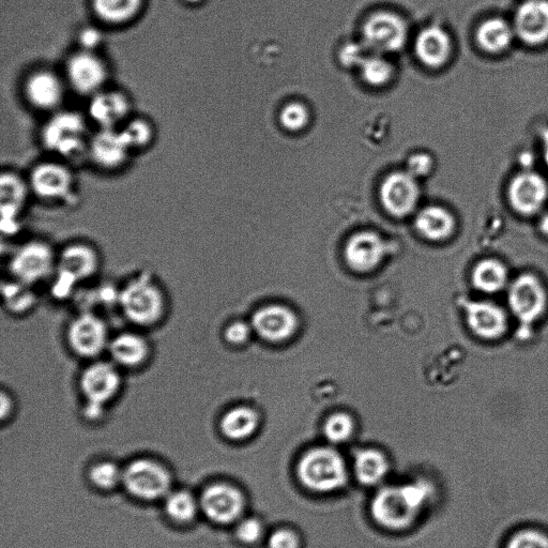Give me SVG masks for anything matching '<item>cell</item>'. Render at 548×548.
<instances>
[{
	"instance_id": "28",
	"label": "cell",
	"mask_w": 548,
	"mask_h": 548,
	"mask_svg": "<svg viewBox=\"0 0 548 548\" xmlns=\"http://www.w3.org/2000/svg\"><path fill=\"white\" fill-rule=\"evenodd\" d=\"M260 418L256 411L248 406H236L225 411L219 426L222 435L232 441L250 438L258 429Z\"/></svg>"
},
{
	"instance_id": "21",
	"label": "cell",
	"mask_w": 548,
	"mask_h": 548,
	"mask_svg": "<svg viewBox=\"0 0 548 548\" xmlns=\"http://www.w3.org/2000/svg\"><path fill=\"white\" fill-rule=\"evenodd\" d=\"M516 38L530 47L548 41V0H524L514 15Z\"/></svg>"
},
{
	"instance_id": "30",
	"label": "cell",
	"mask_w": 548,
	"mask_h": 548,
	"mask_svg": "<svg viewBox=\"0 0 548 548\" xmlns=\"http://www.w3.org/2000/svg\"><path fill=\"white\" fill-rule=\"evenodd\" d=\"M354 474L359 483L376 486L389 474V463L384 453L374 449H363L355 454Z\"/></svg>"
},
{
	"instance_id": "48",
	"label": "cell",
	"mask_w": 548,
	"mask_h": 548,
	"mask_svg": "<svg viewBox=\"0 0 548 548\" xmlns=\"http://www.w3.org/2000/svg\"><path fill=\"white\" fill-rule=\"evenodd\" d=\"M541 149L543 161L548 169V128L543 130L541 134Z\"/></svg>"
},
{
	"instance_id": "38",
	"label": "cell",
	"mask_w": 548,
	"mask_h": 548,
	"mask_svg": "<svg viewBox=\"0 0 548 548\" xmlns=\"http://www.w3.org/2000/svg\"><path fill=\"white\" fill-rule=\"evenodd\" d=\"M325 436L332 444H343L354 432L353 419L345 414L331 416L325 423Z\"/></svg>"
},
{
	"instance_id": "8",
	"label": "cell",
	"mask_w": 548,
	"mask_h": 548,
	"mask_svg": "<svg viewBox=\"0 0 548 548\" xmlns=\"http://www.w3.org/2000/svg\"><path fill=\"white\" fill-rule=\"evenodd\" d=\"M57 252L48 240L25 241L9 256V279L30 287L51 282L56 271Z\"/></svg>"
},
{
	"instance_id": "9",
	"label": "cell",
	"mask_w": 548,
	"mask_h": 548,
	"mask_svg": "<svg viewBox=\"0 0 548 548\" xmlns=\"http://www.w3.org/2000/svg\"><path fill=\"white\" fill-rule=\"evenodd\" d=\"M27 180L33 196L49 205L67 204L76 189L72 165L55 158L34 165Z\"/></svg>"
},
{
	"instance_id": "13",
	"label": "cell",
	"mask_w": 548,
	"mask_h": 548,
	"mask_svg": "<svg viewBox=\"0 0 548 548\" xmlns=\"http://www.w3.org/2000/svg\"><path fill=\"white\" fill-rule=\"evenodd\" d=\"M171 484L169 471L154 461L135 460L124 468L123 485L136 498L148 501L165 498Z\"/></svg>"
},
{
	"instance_id": "46",
	"label": "cell",
	"mask_w": 548,
	"mask_h": 548,
	"mask_svg": "<svg viewBox=\"0 0 548 548\" xmlns=\"http://www.w3.org/2000/svg\"><path fill=\"white\" fill-rule=\"evenodd\" d=\"M0 403H2V421L6 422L13 417L15 410H17V401H15L14 395L10 391L2 389Z\"/></svg>"
},
{
	"instance_id": "2",
	"label": "cell",
	"mask_w": 548,
	"mask_h": 548,
	"mask_svg": "<svg viewBox=\"0 0 548 548\" xmlns=\"http://www.w3.org/2000/svg\"><path fill=\"white\" fill-rule=\"evenodd\" d=\"M434 497L433 485L425 480L382 487L371 502L375 522L393 531L413 526Z\"/></svg>"
},
{
	"instance_id": "43",
	"label": "cell",
	"mask_w": 548,
	"mask_h": 548,
	"mask_svg": "<svg viewBox=\"0 0 548 548\" xmlns=\"http://www.w3.org/2000/svg\"><path fill=\"white\" fill-rule=\"evenodd\" d=\"M269 548H300V541L293 530L278 529L268 539Z\"/></svg>"
},
{
	"instance_id": "17",
	"label": "cell",
	"mask_w": 548,
	"mask_h": 548,
	"mask_svg": "<svg viewBox=\"0 0 548 548\" xmlns=\"http://www.w3.org/2000/svg\"><path fill=\"white\" fill-rule=\"evenodd\" d=\"M407 39L405 22L391 12L375 13L363 26L364 45L376 54L399 52L405 47Z\"/></svg>"
},
{
	"instance_id": "40",
	"label": "cell",
	"mask_w": 548,
	"mask_h": 548,
	"mask_svg": "<svg viewBox=\"0 0 548 548\" xmlns=\"http://www.w3.org/2000/svg\"><path fill=\"white\" fill-rule=\"evenodd\" d=\"M264 528L261 521L255 517L241 519L237 522L236 537L242 543L251 545L260 541L263 537Z\"/></svg>"
},
{
	"instance_id": "3",
	"label": "cell",
	"mask_w": 548,
	"mask_h": 548,
	"mask_svg": "<svg viewBox=\"0 0 548 548\" xmlns=\"http://www.w3.org/2000/svg\"><path fill=\"white\" fill-rule=\"evenodd\" d=\"M93 132V126L86 114L62 109L45 120L40 131V142L51 158L73 165L87 160L88 145Z\"/></svg>"
},
{
	"instance_id": "14",
	"label": "cell",
	"mask_w": 548,
	"mask_h": 548,
	"mask_svg": "<svg viewBox=\"0 0 548 548\" xmlns=\"http://www.w3.org/2000/svg\"><path fill=\"white\" fill-rule=\"evenodd\" d=\"M509 307L521 323V332L535 324L547 308V293L542 282L534 274L525 273L509 287Z\"/></svg>"
},
{
	"instance_id": "7",
	"label": "cell",
	"mask_w": 548,
	"mask_h": 548,
	"mask_svg": "<svg viewBox=\"0 0 548 548\" xmlns=\"http://www.w3.org/2000/svg\"><path fill=\"white\" fill-rule=\"evenodd\" d=\"M113 334L105 318L95 311L76 313L67 324L65 341L69 352L86 362L104 358Z\"/></svg>"
},
{
	"instance_id": "42",
	"label": "cell",
	"mask_w": 548,
	"mask_h": 548,
	"mask_svg": "<svg viewBox=\"0 0 548 548\" xmlns=\"http://www.w3.org/2000/svg\"><path fill=\"white\" fill-rule=\"evenodd\" d=\"M251 336V327L246 322L235 321L223 330V340L232 346L246 344Z\"/></svg>"
},
{
	"instance_id": "4",
	"label": "cell",
	"mask_w": 548,
	"mask_h": 548,
	"mask_svg": "<svg viewBox=\"0 0 548 548\" xmlns=\"http://www.w3.org/2000/svg\"><path fill=\"white\" fill-rule=\"evenodd\" d=\"M125 387V372L109 358L87 362L78 376L83 414L89 421L102 419Z\"/></svg>"
},
{
	"instance_id": "23",
	"label": "cell",
	"mask_w": 548,
	"mask_h": 548,
	"mask_svg": "<svg viewBox=\"0 0 548 548\" xmlns=\"http://www.w3.org/2000/svg\"><path fill=\"white\" fill-rule=\"evenodd\" d=\"M297 327V316L282 306L262 308L252 317L254 331L269 342H282L291 338Z\"/></svg>"
},
{
	"instance_id": "26",
	"label": "cell",
	"mask_w": 548,
	"mask_h": 548,
	"mask_svg": "<svg viewBox=\"0 0 548 548\" xmlns=\"http://www.w3.org/2000/svg\"><path fill=\"white\" fill-rule=\"evenodd\" d=\"M416 53L425 66L443 67L451 56L452 40L444 28L430 26L419 34L416 40Z\"/></svg>"
},
{
	"instance_id": "50",
	"label": "cell",
	"mask_w": 548,
	"mask_h": 548,
	"mask_svg": "<svg viewBox=\"0 0 548 548\" xmlns=\"http://www.w3.org/2000/svg\"><path fill=\"white\" fill-rule=\"evenodd\" d=\"M182 2H185L186 4L191 6H196L202 4L204 0H182Z\"/></svg>"
},
{
	"instance_id": "10",
	"label": "cell",
	"mask_w": 548,
	"mask_h": 548,
	"mask_svg": "<svg viewBox=\"0 0 548 548\" xmlns=\"http://www.w3.org/2000/svg\"><path fill=\"white\" fill-rule=\"evenodd\" d=\"M63 74L69 90L87 100L110 86V66L98 51L76 50L68 56Z\"/></svg>"
},
{
	"instance_id": "25",
	"label": "cell",
	"mask_w": 548,
	"mask_h": 548,
	"mask_svg": "<svg viewBox=\"0 0 548 548\" xmlns=\"http://www.w3.org/2000/svg\"><path fill=\"white\" fill-rule=\"evenodd\" d=\"M386 245L382 238L371 232L355 235L347 243L345 258L358 272H369L384 260Z\"/></svg>"
},
{
	"instance_id": "33",
	"label": "cell",
	"mask_w": 548,
	"mask_h": 548,
	"mask_svg": "<svg viewBox=\"0 0 548 548\" xmlns=\"http://www.w3.org/2000/svg\"><path fill=\"white\" fill-rule=\"evenodd\" d=\"M4 308L13 316H25L37 307L35 287L9 279L3 285Z\"/></svg>"
},
{
	"instance_id": "11",
	"label": "cell",
	"mask_w": 548,
	"mask_h": 548,
	"mask_svg": "<svg viewBox=\"0 0 548 548\" xmlns=\"http://www.w3.org/2000/svg\"><path fill=\"white\" fill-rule=\"evenodd\" d=\"M69 90L64 74L40 67L30 71L22 84V94L29 108L49 115L62 110Z\"/></svg>"
},
{
	"instance_id": "37",
	"label": "cell",
	"mask_w": 548,
	"mask_h": 548,
	"mask_svg": "<svg viewBox=\"0 0 548 548\" xmlns=\"http://www.w3.org/2000/svg\"><path fill=\"white\" fill-rule=\"evenodd\" d=\"M123 475L124 469L112 462L98 463L89 471L91 483L102 490H113L117 485L123 484Z\"/></svg>"
},
{
	"instance_id": "41",
	"label": "cell",
	"mask_w": 548,
	"mask_h": 548,
	"mask_svg": "<svg viewBox=\"0 0 548 548\" xmlns=\"http://www.w3.org/2000/svg\"><path fill=\"white\" fill-rule=\"evenodd\" d=\"M507 548H548V537L537 530H523L513 536Z\"/></svg>"
},
{
	"instance_id": "36",
	"label": "cell",
	"mask_w": 548,
	"mask_h": 548,
	"mask_svg": "<svg viewBox=\"0 0 548 548\" xmlns=\"http://www.w3.org/2000/svg\"><path fill=\"white\" fill-rule=\"evenodd\" d=\"M359 68L364 81L374 87L386 85L393 75L391 64L380 54L368 55Z\"/></svg>"
},
{
	"instance_id": "47",
	"label": "cell",
	"mask_w": 548,
	"mask_h": 548,
	"mask_svg": "<svg viewBox=\"0 0 548 548\" xmlns=\"http://www.w3.org/2000/svg\"><path fill=\"white\" fill-rule=\"evenodd\" d=\"M537 158L534 154L530 151H523L522 154L519 157V162L521 166L523 167V171H529L534 169V166L536 164Z\"/></svg>"
},
{
	"instance_id": "24",
	"label": "cell",
	"mask_w": 548,
	"mask_h": 548,
	"mask_svg": "<svg viewBox=\"0 0 548 548\" xmlns=\"http://www.w3.org/2000/svg\"><path fill=\"white\" fill-rule=\"evenodd\" d=\"M32 196L27 176L24 177L13 171H4L0 177L3 224L8 222L10 227L18 225V220Z\"/></svg>"
},
{
	"instance_id": "27",
	"label": "cell",
	"mask_w": 548,
	"mask_h": 548,
	"mask_svg": "<svg viewBox=\"0 0 548 548\" xmlns=\"http://www.w3.org/2000/svg\"><path fill=\"white\" fill-rule=\"evenodd\" d=\"M145 0H93L96 19L104 26L125 27L139 19Z\"/></svg>"
},
{
	"instance_id": "12",
	"label": "cell",
	"mask_w": 548,
	"mask_h": 548,
	"mask_svg": "<svg viewBox=\"0 0 548 548\" xmlns=\"http://www.w3.org/2000/svg\"><path fill=\"white\" fill-rule=\"evenodd\" d=\"M133 106L128 91L108 86L88 99L86 116L95 129L118 130L135 114Z\"/></svg>"
},
{
	"instance_id": "18",
	"label": "cell",
	"mask_w": 548,
	"mask_h": 548,
	"mask_svg": "<svg viewBox=\"0 0 548 548\" xmlns=\"http://www.w3.org/2000/svg\"><path fill=\"white\" fill-rule=\"evenodd\" d=\"M201 510L219 525H230L242 519L245 498L235 486L218 483L207 487L200 498Z\"/></svg>"
},
{
	"instance_id": "6",
	"label": "cell",
	"mask_w": 548,
	"mask_h": 548,
	"mask_svg": "<svg viewBox=\"0 0 548 548\" xmlns=\"http://www.w3.org/2000/svg\"><path fill=\"white\" fill-rule=\"evenodd\" d=\"M297 473L304 487L319 494L337 492L348 481V470L342 455L328 447L315 448L304 454Z\"/></svg>"
},
{
	"instance_id": "49",
	"label": "cell",
	"mask_w": 548,
	"mask_h": 548,
	"mask_svg": "<svg viewBox=\"0 0 548 548\" xmlns=\"http://www.w3.org/2000/svg\"><path fill=\"white\" fill-rule=\"evenodd\" d=\"M539 228L542 234L548 236V212H545L539 221Z\"/></svg>"
},
{
	"instance_id": "44",
	"label": "cell",
	"mask_w": 548,
	"mask_h": 548,
	"mask_svg": "<svg viewBox=\"0 0 548 548\" xmlns=\"http://www.w3.org/2000/svg\"><path fill=\"white\" fill-rule=\"evenodd\" d=\"M432 167L433 160L429 155L417 154L409 158L406 172L415 178H419L430 174Z\"/></svg>"
},
{
	"instance_id": "32",
	"label": "cell",
	"mask_w": 548,
	"mask_h": 548,
	"mask_svg": "<svg viewBox=\"0 0 548 548\" xmlns=\"http://www.w3.org/2000/svg\"><path fill=\"white\" fill-rule=\"evenodd\" d=\"M119 131L125 137L134 155L148 150L157 139L154 121L143 115L134 114Z\"/></svg>"
},
{
	"instance_id": "39",
	"label": "cell",
	"mask_w": 548,
	"mask_h": 548,
	"mask_svg": "<svg viewBox=\"0 0 548 548\" xmlns=\"http://www.w3.org/2000/svg\"><path fill=\"white\" fill-rule=\"evenodd\" d=\"M280 119L285 129L296 132L307 127L310 114L306 106L294 102L285 106Z\"/></svg>"
},
{
	"instance_id": "45",
	"label": "cell",
	"mask_w": 548,
	"mask_h": 548,
	"mask_svg": "<svg viewBox=\"0 0 548 548\" xmlns=\"http://www.w3.org/2000/svg\"><path fill=\"white\" fill-rule=\"evenodd\" d=\"M367 56L361 45L357 43L346 44L340 52L341 63L346 67H360Z\"/></svg>"
},
{
	"instance_id": "29",
	"label": "cell",
	"mask_w": 548,
	"mask_h": 548,
	"mask_svg": "<svg viewBox=\"0 0 548 548\" xmlns=\"http://www.w3.org/2000/svg\"><path fill=\"white\" fill-rule=\"evenodd\" d=\"M515 38L513 25L500 18L484 21L479 26L476 34L479 47L490 54L506 52Z\"/></svg>"
},
{
	"instance_id": "35",
	"label": "cell",
	"mask_w": 548,
	"mask_h": 548,
	"mask_svg": "<svg viewBox=\"0 0 548 548\" xmlns=\"http://www.w3.org/2000/svg\"><path fill=\"white\" fill-rule=\"evenodd\" d=\"M165 512L178 523H190L201 510L200 499L188 491L170 492L165 497Z\"/></svg>"
},
{
	"instance_id": "20",
	"label": "cell",
	"mask_w": 548,
	"mask_h": 548,
	"mask_svg": "<svg viewBox=\"0 0 548 548\" xmlns=\"http://www.w3.org/2000/svg\"><path fill=\"white\" fill-rule=\"evenodd\" d=\"M420 189L417 178L409 173L398 172L386 178L380 188V199L390 215L404 218L418 205Z\"/></svg>"
},
{
	"instance_id": "15",
	"label": "cell",
	"mask_w": 548,
	"mask_h": 548,
	"mask_svg": "<svg viewBox=\"0 0 548 548\" xmlns=\"http://www.w3.org/2000/svg\"><path fill=\"white\" fill-rule=\"evenodd\" d=\"M133 156L119 129H95L90 137L86 161L101 172L116 173L124 170Z\"/></svg>"
},
{
	"instance_id": "31",
	"label": "cell",
	"mask_w": 548,
	"mask_h": 548,
	"mask_svg": "<svg viewBox=\"0 0 548 548\" xmlns=\"http://www.w3.org/2000/svg\"><path fill=\"white\" fill-rule=\"evenodd\" d=\"M419 233L426 239L441 241L449 238L455 230V220L452 213L439 206L422 209L416 219Z\"/></svg>"
},
{
	"instance_id": "22",
	"label": "cell",
	"mask_w": 548,
	"mask_h": 548,
	"mask_svg": "<svg viewBox=\"0 0 548 548\" xmlns=\"http://www.w3.org/2000/svg\"><path fill=\"white\" fill-rule=\"evenodd\" d=\"M467 323L477 337L486 341H494L504 337L509 326L505 310L490 301L469 303Z\"/></svg>"
},
{
	"instance_id": "16",
	"label": "cell",
	"mask_w": 548,
	"mask_h": 548,
	"mask_svg": "<svg viewBox=\"0 0 548 548\" xmlns=\"http://www.w3.org/2000/svg\"><path fill=\"white\" fill-rule=\"evenodd\" d=\"M106 358L126 372H137L145 369L154 357V346L139 329H128L113 334Z\"/></svg>"
},
{
	"instance_id": "1",
	"label": "cell",
	"mask_w": 548,
	"mask_h": 548,
	"mask_svg": "<svg viewBox=\"0 0 548 548\" xmlns=\"http://www.w3.org/2000/svg\"><path fill=\"white\" fill-rule=\"evenodd\" d=\"M120 315L132 328L147 331L160 327L170 313V299L154 274H134L117 292Z\"/></svg>"
},
{
	"instance_id": "19",
	"label": "cell",
	"mask_w": 548,
	"mask_h": 548,
	"mask_svg": "<svg viewBox=\"0 0 548 548\" xmlns=\"http://www.w3.org/2000/svg\"><path fill=\"white\" fill-rule=\"evenodd\" d=\"M508 199L520 215L535 216L548 200V182L534 170L523 171L510 181Z\"/></svg>"
},
{
	"instance_id": "34",
	"label": "cell",
	"mask_w": 548,
	"mask_h": 548,
	"mask_svg": "<svg viewBox=\"0 0 548 548\" xmlns=\"http://www.w3.org/2000/svg\"><path fill=\"white\" fill-rule=\"evenodd\" d=\"M473 283L482 293L496 294L507 286L508 270L496 260H484L473 271Z\"/></svg>"
},
{
	"instance_id": "5",
	"label": "cell",
	"mask_w": 548,
	"mask_h": 548,
	"mask_svg": "<svg viewBox=\"0 0 548 548\" xmlns=\"http://www.w3.org/2000/svg\"><path fill=\"white\" fill-rule=\"evenodd\" d=\"M101 266V254L93 243L84 240L67 243L57 252L56 271L51 281L53 297L68 299L80 285L94 280Z\"/></svg>"
}]
</instances>
